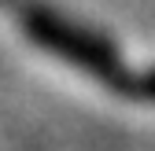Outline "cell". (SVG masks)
<instances>
[{
	"label": "cell",
	"mask_w": 155,
	"mask_h": 151,
	"mask_svg": "<svg viewBox=\"0 0 155 151\" xmlns=\"http://www.w3.org/2000/svg\"><path fill=\"white\" fill-rule=\"evenodd\" d=\"M140 92H144V96H151V100H155V74H151V78H148V81L140 85Z\"/></svg>",
	"instance_id": "6da1fadb"
}]
</instances>
